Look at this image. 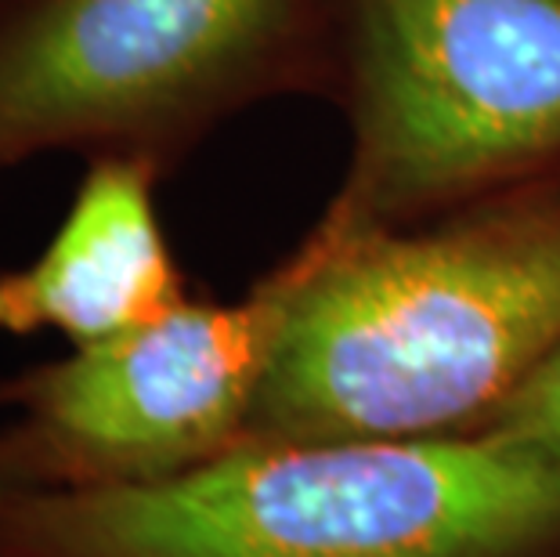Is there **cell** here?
<instances>
[{"instance_id": "5", "label": "cell", "mask_w": 560, "mask_h": 557, "mask_svg": "<svg viewBox=\"0 0 560 557\" xmlns=\"http://www.w3.org/2000/svg\"><path fill=\"white\" fill-rule=\"evenodd\" d=\"M293 0H37L0 30V163L130 135L235 84Z\"/></svg>"}, {"instance_id": "1", "label": "cell", "mask_w": 560, "mask_h": 557, "mask_svg": "<svg viewBox=\"0 0 560 557\" xmlns=\"http://www.w3.org/2000/svg\"><path fill=\"white\" fill-rule=\"evenodd\" d=\"M243 442L463 434L560 340V207L326 229Z\"/></svg>"}, {"instance_id": "7", "label": "cell", "mask_w": 560, "mask_h": 557, "mask_svg": "<svg viewBox=\"0 0 560 557\" xmlns=\"http://www.w3.org/2000/svg\"><path fill=\"white\" fill-rule=\"evenodd\" d=\"M470 434L560 471V340L510 387V395L481 423H474Z\"/></svg>"}, {"instance_id": "3", "label": "cell", "mask_w": 560, "mask_h": 557, "mask_svg": "<svg viewBox=\"0 0 560 557\" xmlns=\"http://www.w3.org/2000/svg\"><path fill=\"white\" fill-rule=\"evenodd\" d=\"M354 167L329 229L560 156V0H354Z\"/></svg>"}, {"instance_id": "8", "label": "cell", "mask_w": 560, "mask_h": 557, "mask_svg": "<svg viewBox=\"0 0 560 557\" xmlns=\"http://www.w3.org/2000/svg\"><path fill=\"white\" fill-rule=\"evenodd\" d=\"M8 489H15V485H11V481H8V474H4V471H0V500H4V492H8ZM0 557H8V550H4V543H0Z\"/></svg>"}, {"instance_id": "2", "label": "cell", "mask_w": 560, "mask_h": 557, "mask_svg": "<svg viewBox=\"0 0 560 557\" xmlns=\"http://www.w3.org/2000/svg\"><path fill=\"white\" fill-rule=\"evenodd\" d=\"M8 557H557L560 471L481 434L240 442L174 478L8 489Z\"/></svg>"}, {"instance_id": "4", "label": "cell", "mask_w": 560, "mask_h": 557, "mask_svg": "<svg viewBox=\"0 0 560 557\" xmlns=\"http://www.w3.org/2000/svg\"><path fill=\"white\" fill-rule=\"evenodd\" d=\"M296 290L290 260L235 304L182 301L0 387L15 489H109L174 478L246 438Z\"/></svg>"}, {"instance_id": "6", "label": "cell", "mask_w": 560, "mask_h": 557, "mask_svg": "<svg viewBox=\"0 0 560 557\" xmlns=\"http://www.w3.org/2000/svg\"><path fill=\"white\" fill-rule=\"evenodd\" d=\"M185 298L163 240L152 177L138 160H98L26 268L0 276V329H55L77 344H102L166 315Z\"/></svg>"}]
</instances>
